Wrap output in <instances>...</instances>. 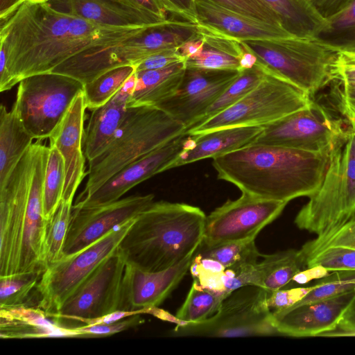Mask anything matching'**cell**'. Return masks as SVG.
Instances as JSON below:
<instances>
[{"label": "cell", "mask_w": 355, "mask_h": 355, "mask_svg": "<svg viewBox=\"0 0 355 355\" xmlns=\"http://www.w3.org/2000/svg\"><path fill=\"white\" fill-rule=\"evenodd\" d=\"M266 73L263 80L236 103L187 131L196 135L228 127L264 126L313 101L291 82Z\"/></svg>", "instance_id": "8"}, {"label": "cell", "mask_w": 355, "mask_h": 355, "mask_svg": "<svg viewBox=\"0 0 355 355\" xmlns=\"http://www.w3.org/2000/svg\"><path fill=\"white\" fill-rule=\"evenodd\" d=\"M329 151L250 144L213 159L218 179L242 193L288 202L312 196L320 187Z\"/></svg>", "instance_id": "3"}, {"label": "cell", "mask_w": 355, "mask_h": 355, "mask_svg": "<svg viewBox=\"0 0 355 355\" xmlns=\"http://www.w3.org/2000/svg\"><path fill=\"white\" fill-rule=\"evenodd\" d=\"M268 294L258 286H241L224 298L213 316L200 322L178 323L168 336H279L267 304Z\"/></svg>", "instance_id": "9"}, {"label": "cell", "mask_w": 355, "mask_h": 355, "mask_svg": "<svg viewBox=\"0 0 355 355\" xmlns=\"http://www.w3.org/2000/svg\"><path fill=\"white\" fill-rule=\"evenodd\" d=\"M27 0H0V22L9 18Z\"/></svg>", "instance_id": "52"}, {"label": "cell", "mask_w": 355, "mask_h": 355, "mask_svg": "<svg viewBox=\"0 0 355 355\" xmlns=\"http://www.w3.org/2000/svg\"><path fill=\"white\" fill-rule=\"evenodd\" d=\"M355 289V270L330 272L317 279L311 291L295 304L313 302Z\"/></svg>", "instance_id": "38"}, {"label": "cell", "mask_w": 355, "mask_h": 355, "mask_svg": "<svg viewBox=\"0 0 355 355\" xmlns=\"http://www.w3.org/2000/svg\"><path fill=\"white\" fill-rule=\"evenodd\" d=\"M227 295L225 293L205 288L193 279L189 292L178 309L175 318L180 323L202 322L218 311Z\"/></svg>", "instance_id": "31"}, {"label": "cell", "mask_w": 355, "mask_h": 355, "mask_svg": "<svg viewBox=\"0 0 355 355\" xmlns=\"http://www.w3.org/2000/svg\"><path fill=\"white\" fill-rule=\"evenodd\" d=\"M198 23L240 40L292 37L284 28L232 11L208 0H196Z\"/></svg>", "instance_id": "23"}, {"label": "cell", "mask_w": 355, "mask_h": 355, "mask_svg": "<svg viewBox=\"0 0 355 355\" xmlns=\"http://www.w3.org/2000/svg\"><path fill=\"white\" fill-rule=\"evenodd\" d=\"M266 73L257 64L251 68L241 70L238 77L211 105L200 121L193 125L207 121L236 103L256 87L263 80Z\"/></svg>", "instance_id": "33"}, {"label": "cell", "mask_w": 355, "mask_h": 355, "mask_svg": "<svg viewBox=\"0 0 355 355\" xmlns=\"http://www.w3.org/2000/svg\"><path fill=\"white\" fill-rule=\"evenodd\" d=\"M306 268L355 270V216L340 227L306 241L299 250Z\"/></svg>", "instance_id": "22"}, {"label": "cell", "mask_w": 355, "mask_h": 355, "mask_svg": "<svg viewBox=\"0 0 355 355\" xmlns=\"http://www.w3.org/2000/svg\"><path fill=\"white\" fill-rule=\"evenodd\" d=\"M332 81L355 83V50H339L333 69Z\"/></svg>", "instance_id": "45"}, {"label": "cell", "mask_w": 355, "mask_h": 355, "mask_svg": "<svg viewBox=\"0 0 355 355\" xmlns=\"http://www.w3.org/2000/svg\"><path fill=\"white\" fill-rule=\"evenodd\" d=\"M349 132L343 120L313 101L307 107L264 125L253 144L331 152Z\"/></svg>", "instance_id": "13"}, {"label": "cell", "mask_w": 355, "mask_h": 355, "mask_svg": "<svg viewBox=\"0 0 355 355\" xmlns=\"http://www.w3.org/2000/svg\"><path fill=\"white\" fill-rule=\"evenodd\" d=\"M0 24V48L7 57L0 76L1 92L27 76L52 71L88 49L112 45L143 31L140 26L97 24L58 11L46 2L28 0Z\"/></svg>", "instance_id": "1"}, {"label": "cell", "mask_w": 355, "mask_h": 355, "mask_svg": "<svg viewBox=\"0 0 355 355\" xmlns=\"http://www.w3.org/2000/svg\"><path fill=\"white\" fill-rule=\"evenodd\" d=\"M84 84L71 76L54 72L23 78L17 88L15 108L34 139L49 138Z\"/></svg>", "instance_id": "10"}, {"label": "cell", "mask_w": 355, "mask_h": 355, "mask_svg": "<svg viewBox=\"0 0 355 355\" xmlns=\"http://www.w3.org/2000/svg\"><path fill=\"white\" fill-rule=\"evenodd\" d=\"M124 4L143 11L146 13L153 15L159 18L167 20L168 13L164 9L158 0H119Z\"/></svg>", "instance_id": "48"}, {"label": "cell", "mask_w": 355, "mask_h": 355, "mask_svg": "<svg viewBox=\"0 0 355 355\" xmlns=\"http://www.w3.org/2000/svg\"><path fill=\"white\" fill-rule=\"evenodd\" d=\"M229 10L284 28L276 14L259 0H208ZM288 32V31H287Z\"/></svg>", "instance_id": "42"}, {"label": "cell", "mask_w": 355, "mask_h": 355, "mask_svg": "<svg viewBox=\"0 0 355 355\" xmlns=\"http://www.w3.org/2000/svg\"><path fill=\"white\" fill-rule=\"evenodd\" d=\"M135 72L133 66L110 69L84 84L83 96L86 108L92 111L109 101Z\"/></svg>", "instance_id": "32"}, {"label": "cell", "mask_w": 355, "mask_h": 355, "mask_svg": "<svg viewBox=\"0 0 355 355\" xmlns=\"http://www.w3.org/2000/svg\"><path fill=\"white\" fill-rule=\"evenodd\" d=\"M287 204L242 193L239 198L227 200L206 217L202 243L215 245L255 240Z\"/></svg>", "instance_id": "14"}, {"label": "cell", "mask_w": 355, "mask_h": 355, "mask_svg": "<svg viewBox=\"0 0 355 355\" xmlns=\"http://www.w3.org/2000/svg\"><path fill=\"white\" fill-rule=\"evenodd\" d=\"M158 1L167 13L194 24L198 23L196 0Z\"/></svg>", "instance_id": "47"}, {"label": "cell", "mask_w": 355, "mask_h": 355, "mask_svg": "<svg viewBox=\"0 0 355 355\" xmlns=\"http://www.w3.org/2000/svg\"><path fill=\"white\" fill-rule=\"evenodd\" d=\"M125 264L118 247L49 318L60 327L73 329L119 311Z\"/></svg>", "instance_id": "12"}, {"label": "cell", "mask_w": 355, "mask_h": 355, "mask_svg": "<svg viewBox=\"0 0 355 355\" xmlns=\"http://www.w3.org/2000/svg\"><path fill=\"white\" fill-rule=\"evenodd\" d=\"M64 181V159L55 146H49L43 184L44 212L48 220L62 201Z\"/></svg>", "instance_id": "36"}, {"label": "cell", "mask_w": 355, "mask_h": 355, "mask_svg": "<svg viewBox=\"0 0 355 355\" xmlns=\"http://www.w3.org/2000/svg\"><path fill=\"white\" fill-rule=\"evenodd\" d=\"M263 126H235L191 135L189 143L170 169L215 158L252 144Z\"/></svg>", "instance_id": "25"}, {"label": "cell", "mask_w": 355, "mask_h": 355, "mask_svg": "<svg viewBox=\"0 0 355 355\" xmlns=\"http://www.w3.org/2000/svg\"><path fill=\"white\" fill-rule=\"evenodd\" d=\"M326 19L341 9L349 0H309Z\"/></svg>", "instance_id": "50"}, {"label": "cell", "mask_w": 355, "mask_h": 355, "mask_svg": "<svg viewBox=\"0 0 355 355\" xmlns=\"http://www.w3.org/2000/svg\"><path fill=\"white\" fill-rule=\"evenodd\" d=\"M330 272L322 267L317 266L313 268H306L296 274L293 278L291 282L286 288H291L295 285H300L309 283L313 279H320Z\"/></svg>", "instance_id": "49"}, {"label": "cell", "mask_w": 355, "mask_h": 355, "mask_svg": "<svg viewBox=\"0 0 355 355\" xmlns=\"http://www.w3.org/2000/svg\"><path fill=\"white\" fill-rule=\"evenodd\" d=\"M53 9L91 22L115 27L157 26L170 22L119 0H47Z\"/></svg>", "instance_id": "21"}, {"label": "cell", "mask_w": 355, "mask_h": 355, "mask_svg": "<svg viewBox=\"0 0 355 355\" xmlns=\"http://www.w3.org/2000/svg\"><path fill=\"white\" fill-rule=\"evenodd\" d=\"M153 202L154 195L150 193L95 207H73L62 258L81 251L118 225L137 218Z\"/></svg>", "instance_id": "15"}, {"label": "cell", "mask_w": 355, "mask_h": 355, "mask_svg": "<svg viewBox=\"0 0 355 355\" xmlns=\"http://www.w3.org/2000/svg\"><path fill=\"white\" fill-rule=\"evenodd\" d=\"M355 302V289L322 300L293 304L272 312L279 336L318 337L334 329Z\"/></svg>", "instance_id": "18"}, {"label": "cell", "mask_w": 355, "mask_h": 355, "mask_svg": "<svg viewBox=\"0 0 355 355\" xmlns=\"http://www.w3.org/2000/svg\"><path fill=\"white\" fill-rule=\"evenodd\" d=\"M207 216L199 207L153 202L135 220L119 248L126 263L148 272L171 268L194 254Z\"/></svg>", "instance_id": "4"}, {"label": "cell", "mask_w": 355, "mask_h": 355, "mask_svg": "<svg viewBox=\"0 0 355 355\" xmlns=\"http://www.w3.org/2000/svg\"><path fill=\"white\" fill-rule=\"evenodd\" d=\"M355 216V130L330 152L319 189L297 214L294 223L316 236L327 233Z\"/></svg>", "instance_id": "7"}, {"label": "cell", "mask_w": 355, "mask_h": 355, "mask_svg": "<svg viewBox=\"0 0 355 355\" xmlns=\"http://www.w3.org/2000/svg\"><path fill=\"white\" fill-rule=\"evenodd\" d=\"M334 92L338 111L355 130V83H338Z\"/></svg>", "instance_id": "43"}, {"label": "cell", "mask_w": 355, "mask_h": 355, "mask_svg": "<svg viewBox=\"0 0 355 355\" xmlns=\"http://www.w3.org/2000/svg\"><path fill=\"white\" fill-rule=\"evenodd\" d=\"M204 47L205 42L201 37L200 39L189 40L185 42L178 50L184 59L187 60L198 55L203 50Z\"/></svg>", "instance_id": "51"}, {"label": "cell", "mask_w": 355, "mask_h": 355, "mask_svg": "<svg viewBox=\"0 0 355 355\" xmlns=\"http://www.w3.org/2000/svg\"><path fill=\"white\" fill-rule=\"evenodd\" d=\"M70 329L58 327L55 323L49 326L25 324L0 318V337L9 338H71Z\"/></svg>", "instance_id": "39"}, {"label": "cell", "mask_w": 355, "mask_h": 355, "mask_svg": "<svg viewBox=\"0 0 355 355\" xmlns=\"http://www.w3.org/2000/svg\"><path fill=\"white\" fill-rule=\"evenodd\" d=\"M193 254L171 268L157 272L143 270L126 263L119 311H134L157 307L187 274Z\"/></svg>", "instance_id": "19"}, {"label": "cell", "mask_w": 355, "mask_h": 355, "mask_svg": "<svg viewBox=\"0 0 355 355\" xmlns=\"http://www.w3.org/2000/svg\"><path fill=\"white\" fill-rule=\"evenodd\" d=\"M33 137L14 107L0 106V187L3 186L32 145Z\"/></svg>", "instance_id": "27"}, {"label": "cell", "mask_w": 355, "mask_h": 355, "mask_svg": "<svg viewBox=\"0 0 355 355\" xmlns=\"http://www.w3.org/2000/svg\"><path fill=\"white\" fill-rule=\"evenodd\" d=\"M140 315H133L111 323L87 325L71 329L72 338H103L135 328L145 321Z\"/></svg>", "instance_id": "41"}, {"label": "cell", "mask_w": 355, "mask_h": 355, "mask_svg": "<svg viewBox=\"0 0 355 355\" xmlns=\"http://www.w3.org/2000/svg\"><path fill=\"white\" fill-rule=\"evenodd\" d=\"M195 254L220 263L225 268L239 269L258 262L263 254L258 251L254 240L227 242L215 245L201 243Z\"/></svg>", "instance_id": "30"}, {"label": "cell", "mask_w": 355, "mask_h": 355, "mask_svg": "<svg viewBox=\"0 0 355 355\" xmlns=\"http://www.w3.org/2000/svg\"><path fill=\"white\" fill-rule=\"evenodd\" d=\"M311 289V285L282 288L269 292L268 306L272 312L290 307L303 298Z\"/></svg>", "instance_id": "44"}, {"label": "cell", "mask_w": 355, "mask_h": 355, "mask_svg": "<svg viewBox=\"0 0 355 355\" xmlns=\"http://www.w3.org/2000/svg\"><path fill=\"white\" fill-rule=\"evenodd\" d=\"M73 202L62 200L49 220L46 228L44 264L46 268L63 257V248L69 227Z\"/></svg>", "instance_id": "37"}, {"label": "cell", "mask_w": 355, "mask_h": 355, "mask_svg": "<svg viewBox=\"0 0 355 355\" xmlns=\"http://www.w3.org/2000/svg\"><path fill=\"white\" fill-rule=\"evenodd\" d=\"M186 130L146 155L128 164L89 196L76 200L73 207H88L116 201L148 178L169 170L189 143Z\"/></svg>", "instance_id": "17"}, {"label": "cell", "mask_w": 355, "mask_h": 355, "mask_svg": "<svg viewBox=\"0 0 355 355\" xmlns=\"http://www.w3.org/2000/svg\"><path fill=\"white\" fill-rule=\"evenodd\" d=\"M184 130L182 124L156 106L128 107L124 119L107 147L88 162L87 180L76 200L89 196L125 166Z\"/></svg>", "instance_id": "5"}, {"label": "cell", "mask_w": 355, "mask_h": 355, "mask_svg": "<svg viewBox=\"0 0 355 355\" xmlns=\"http://www.w3.org/2000/svg\"><path fill=\"white\" fill-rule=\"evenodd\" d=\"M262 258L256 265L258 286L268 292L286 288L294 276L305 268L299 250L288 249Z\"/></svg>", "instance_id": "29"}, {"label": "cell", "mask_w": 355, "mask_h": 355, "mask_svg": "<svg viewBox=\"0 0 355 355\" xmlns=\"http://www.w3.org/2000/svg\"><path fill=\"white\" fill-rule=\"evenodd\" d=\"M135 83V72L109 101L92 111L83 140L88 162L100 155L114 137L127 112Z\"/></svg>", "instance_id": "24"}, {"label": "cell", "mask_w": 355, "mask_h": 355, "mask_svg": "<svg viewBox=\"0 0 355 355\" xmlns=\"http://www.w3.org/2000/svg\"><path fill=\"white\" fill-rule=\"evenodd\" d=\"M135 218L118 225L88 247L62 258L44 270L35 295L37 306L49 318L58 311L98 265L118 248Z\"/></svg>", "instance_id": "11"}, {"label": "cell", "mask_w": 355, "mask_h": 355, "mask_svg": "<svg viewBox=\"0 0 355 355\" xmlns=\"http://www.w3.org/2000/svg\"><path fill=\"white\" fill-rule=\"evenodd\" d=\"M278 17L284 28L300 37H313L325 28L327 20L309 0H259Z\"/></svg>", "instance_id": "28"}, {"label": "cell", "mask_w": 355, "mask_h": 355, "mask_svg": "<svg viewBox=\"0 0 355 355\" xmlns=\"http://www.w3.org/2000/svg\"><path fill=\"white\" fill-rule=\"evenodd\" d=\"M318 337H355V329L336 326L334 329L321 334Z\"/></svg>", "instance_id": "53"}, {"label": "cell", "mask_w": 355, "mask_h": 355, "mask_svg": "<svg viewBox=\"0 0 355 355\" xmlns=\"http://www.w3.org/2000/svg\"><path fill=\"white\" fill-rule=\"evenodd\" d=\"M178 49L166 50L147 58L135 67V71L161 69L186 60Z\"/></svg>", "instance_id": "46"}, {"label": "cell", "mask_w": 355, "mask_h": 355, "mask_svg": "<svg viewBox=\"0 0 355 355\" xmlns=\"http://www.w3.org/2000/svg\"><path fill=\"white\" fill-rule=\"evenodd\" d=\"M327 20L317 37L338 50H355V0H349Z\"/></svg>", "instance_id": "34"}, {"label": "cell", "mask_w": 355, "mask_h": 355, "mask_svg": "<svg viewBox=\"0 0 355 355\" xmlns=\"http://www.w3.org/2000/svg\"><path fill=\"white\" fill-rule=\"evenodd\" d=\"M337 326L355 329V302L347 310Z\"/></svg>", "instance_id": "54"}, {"label": "cell", "mask_w": 355, "mask_h": 355, "mask_svg": "<svg viewBox=\"0 0 355 355\" xmlns=\"http://www.w3.org/2000/svg\"><path fill=\"white\" fill-rule=\"evenodd\" d=\"M265 71L282 77L312 98L332 82L339 50L317 37L241 40Z\"/></svg>", "instance_id": "6"}, {"label": "cell", "mask_w": 355, "mask_h": 355, "mask_svg": "<svg viewBox=\"0 0 355 355\" xmlns=\"http://www.w3.org/2000/svg\"><path fill=\"white\" fill-rule=\"evenodd\" d=\"M185 62L187 67L215 70H242L239 59L205 45L198 55L186 60Z\"/></svg>", "instance_id": "40"}, {"label": "cell", "mask_w": 355, "mask_h": 355, "mask_svg": "<svg viewBox=\"0 0 355 355\" xmlns=\"http://www.w3.org/2000/svg\"><path fill=\"white\" fill-rule=\"evenodd\" d=\"M32 3H44L46 2L47 0H28Z\"/></svg>", "instance_id": "55"}, {"label": "cell", "mask_w": 355, "mask_h": 355, "mask_svg": "<svg viewBox=\"0 0 355 355\" xmlns=\"http://www.w3.org/2000/svg\"><path fill=\"white\" fill-rule=\"evenodd\" d=\"M240 71L187 67L177 92L155 106L187 130L200 121Z\"/></svg>", "instance_id": "16"}, {"label": "cell", "mask_w": 355, "mask_h": 355, "mask_svg": "<svg viewBox=\"0 0 355 355\" xmlns=\"http://www.w3.org/2000/svg\"><path fill=\"white\" fill-rule=\"evenodd\" d=\"M43 272L35 270L0 277V309L28 306L31 299L36 297V287Z\"/></svg>", "instance_id": "35"}, {"label": "cell", "mask_w": 355, "mask_h": 355, "mask_svg": "<svg viewBox=\"0 0 355 355\" xmlns=\"http://www.w3.org/2000/svg\"><path fill=\"white\" fill-rule=\"evenodd\" d=\"M86 109L82 92L49 138L50 146H55L64 159L65 181L62 200L68 202H73L78 187L87 175L83 150Z\"/></svg>", "instance_id": "20"}, {"label": "cell", "mask_w": 355, "mask_h": 355, "mask_svg": "<svg viewBox=\"0 0 355 355\" xmlns=\"http://www.w3.org/2000/svg\"><path fill=\"white\" fill-rule=\"evenodd\" d=\"M186 67L184 60L161 69L135 71V87L128 107L155 106L173 96L182 83Z\"/></svg>", "instance_id": "26"}, {"label": "cell", "mask_w": 355, "mask_h": 355, "mask_svg": "<svg viewBox=\"0 0 355 355\" xmlns=\"http://www.w3.org/2000/svg\"><path fill=\"white\" fill-rule=\"evenodd\" d=\"M49 152L40 141L33 143L0 187V277L46 269L43 184Z\"/></svg>", "instance_id": "2"}]
</instances>
